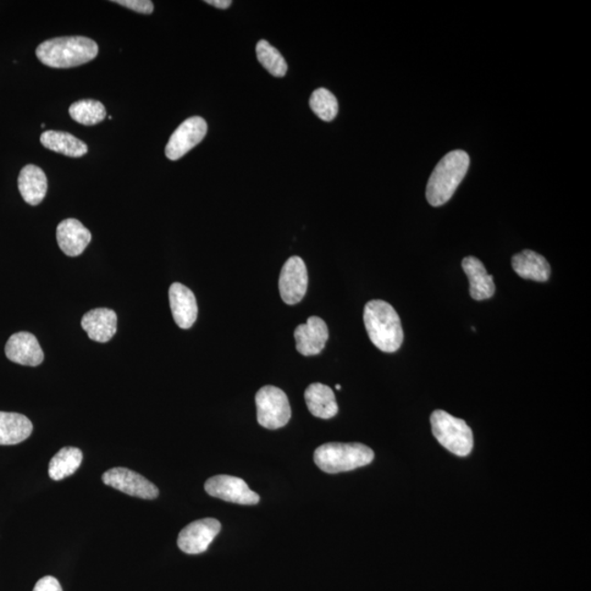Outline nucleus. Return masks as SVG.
Wrapping results in <instances>:
<instances>
[{
    "instance_id": "1",
    "label": "nucleus",
    "mask_w": 591,
    "mask_h": 591,
    "mask_svg": "<svg viewBox=\"0 0 591 591\" xmlns=\"http://www.w3.org/2000/svg\"><path fill=\"white\" fill-rule=\"evenodd\" d=\"M98 44L84 37L51 38L37 48L40 62L52 69H71L91 62L97 58Z\"/></svg>"
},
{
    "instance_id": "2",
    "label": "nucleus",
    "mask_w": 591,
    "mask_h": 591,
    "mask_svg": "<svg viewBox=\"0 0 591 591\" xmlns=\"http://www.w3.org/2000/svg\"><path fill=\"white\" fill-rule=\"evenodd\" d=\"M364 323L370 341L380 351L395 353L403 343V329L399 314L390 303L372 301L364 311Z\"/></svg>"
},
{
    "instance_id": "3",
    "label": "nucleus",
    "mask_w": 591,
    "mask_h": 591,
    "mask_svg": "<svg viewBox=\"0 0 591 591\" xmlns=\"http://www.w3.org/2000/svg\"><path fill=\"white\" fill-rule=\"evenodd\" d=\"M470 165L466 152L454 151L446 154L429 176L427 198L430 206L438 207L450 200L461 184Z\"/></svg>"
},
{
    "instance_id": "4",
    "label": "nucleus",
    "mask_w": 591,
    "mask_h": 591,
    "mask_svg": "<svg viewBox=\"0 0 591 591\" xmlns=\"http://www.w3.org/2000/svg\"><path fill=\"white\" fill-rule=\"evenodd\" d=\"M313 458L320 470L336 474L368 466L375 454L363 444L329 443L318 447Z\"/></svg>"
},
{
    "instance_id": "5",
    "label": "nucleus",
    "mask_w": 591,
    "mask_h": 591,
    "mask_svg": "<svg viewBox=\"0 0 591 591\" xmlns=\"http://www.w3.org/2000/svg\"><path fill=\"white\" fill-rule=\"evenodd\" d=\"M435 438L447 450L459 457L470 455L473 449V433L463 419L438 410L430 417Z\"/></svg>"
},
{
    "instance_id": "6",
    "label": "nucleus",
    "mask_w": 591,
    "mask_h": 591,
    "mask_svg": "<svg viewBox=\"0 0 591 591\" xmlns=\"http://www.w3.org/2000/svg\"><path fill=\"white\" fill-rule=\"evenodd\" d=\"M258 422L268 429H279L289 424L291 408L289 397L278 386L265 385L256 396Z\"/></svg>"
},
{
    "instance_id": "7",
    "label": "nucleus",
    "mask_w": 591,
    "mask_h": 591,
    "mask_svg": "<svg viewBox=\"0 0 591 591\" xmlns=\"http://www.w3.org/2000/svg\"><path fill=\"white\" fill-rule=\"evenodd\" d=\"M103 483L123 493L142 500H154L159 495L156 485L137 472L114 468L102 475Z\"/></svg>"
},
{
    "instance_id": "8",
    "label": "nucleus",
    "mask_w": 591,
    "mask_h": 591,
    "mask_svg": "<svg viewBox=\"0 0 591 591\" xmlns=\"http://www.w3.org/2000/svg\"><path fill=\"white\" fill-rule=\"evenodd\" d=\"M207 134V123L200 117L186 119L176 129L165 146V156L168 159L179 160L191 149L198 145Z\"/></svg>"
},
{
    "instance_id": "9",
    "label": "nucleus",
    "mask_w": 591,
    "mask_h": 591,
    "mask_svg": "<svg viewBox=\"0 0 591 591\" xmlns=\"http://www.w3.org/2000/svg\"><path fill=\"white\" fill-rule=\"evenodd\" d=\"M279 287L281 300L287 305H296L303 300L308 289V272L301 258L291 257L287 259L281 269Z\"/></svg>"
},
{
    "instance_id": "10",
    "label": "nucleus",
    "mask_w": 591,
    "mask_h": 591,
    "mask_svg": "<svg viewBox=\"0 0 591 591\" xmlns=\"http://www.w3.org/2000/svg\"><path fill=\"white\" fill-rule=\"evenodd\" d=\"M206 491L215 499L223 500L240 505H257L259 496L254 493L242 479L230 475H216L208 479Z\"/></svg>"
},
{
    "instance_id": "11",
    "label": "nucleus",
    "mask_w": 591,
    "mask_h": 591,
    "mask_svg": "<svg viewBox=\"0 0 591 591\" xmlns=\"http://www.w3.org/2000/svg\"><path fill=\"white\" fill-rule=\"evenodd\" d=\"M222 530V524L214 518L201 519L187 524L179 533L178 546L186 554H200L208 549Z\"/></svg>"
},
{
    "instance_id": "12",
    "label": "nucleus",
    "mask_w": 591,
    "mask_h": 591,
    "mask_svg": "<svg viewBox=\"0 0 591 591\" xmlns=\"http://www.w3.org/2000/svg\"><path fill=\"white\" fill-rule=\"evenodd\" d=\"M296 349L303 356L318 355L329 340L327 323L322 318L311 317L295 330Z\"/></svg>"
},
{
    "instance_id": "13",
    "label": "nucleus",
    "mask_w": 591,
    "mask_h": 591,
    "mask_svg": "<svg viewBox=\"0 0 591 591\" xmlns=\"http://www.w3.org/2000/svg\"><path fill=\"white\" fill-rule=\"evenodd\" d=\"M9 361L22 366L37 367L44 361V353L35 335L18 332L10 336L5 347Z\"/></svg>"
},
{
    "instance_id": "14",
    "label": "nucleus",
    "mask_w": 591,
    "mask_h": 591,
    "mask_svg": "<svg viewBox=\"0 0 591 591\" xmlns=\"http://www.w3.org/2000/svg\"><path fill=\"white\" fill-rule=\"evenodd\" d=\"M171 311L178 327L184 330L192 328L197 319V302L195 294L186 286L174 283L169 289Z\"/></svg>"
},
{
    "instance_id": "15",
    "label": "nucleus",
    "mask_w": 591,
    "mask_h": 591,
    "mask_svg": "<svg viewBox=\"0 0 591 591\" xmlns=\"http://www.w3.org/2000/svg\"><path fill=\"white\" fill-rule=\"evenodd\" d=\"M91 237L90 231L75 218L65 219L58 226V243L66 256H80L90 245Z\"/></svg>"
},
{
    "instance_id": "16",
    "label": "nucleus",
    "mask_w": 591,
    "mask_h": 591,
    "mask_svg": "<svg viewBox=\"0 0 591 591\" xmlns=\"http://www.w3.org/2000/svg\"><path fill=\"white\" fill-rule=\"evenodd\" d=\"M81 327L92 341L107 343L118 331V316L107 308L93 309L81 319Z\"/></svg>"
},
{
    "instance_id": "17",
    "label": "nucleus",
    "mask_w": 591,
    "mask_h": 591,
    "mask_svg": "<svg viewBox=\"0 0 591 591\" xmlns=\"http://www.w3.org/2000/svg\"><path fill=\"white\" fill-rule=\"evenodd\" d=\"M19 192L29 206L40 204L47 192V178L41 168L35 164H27L21 170L18 178Z\"/></svg>"
},
{
    "instance_id": "18",
    "label": "nucleus",
    "mask_w": 591,
    "mask_h": 591,
    "mask_svg": "<svg viewBox=\"0 0 591 591\" xmlns=\"http://www.w3.org/2000/svg\"><path fill=\"white\" fill-rule=\"evenodd\" d=\"M462 269L470 281V295L474 301H486L495 294L493 276L486 272L484 264L479 259H463Z\"/></svg>"
},
{
    "instance_id": "19",
    "label": "nucleus",
    "mask_w": 591,
    "mask_h": 591,
    "mask_svg": "<svg viewBox=\"0 0 591 591\" xmlns=\"http://www.w3.org/2000/svg\"><path fill=\"white\" fill-rule=\"evenodd\" d=\"M305 400L313 417L330 419L339 412L334 392L328 385L322 384L309 385L305 391Z\"/></svg>"
},
{
    "instance_id": "20",
    "label": "nucleus",
    "mask_w": 591,
    "mask_h": 591,
    "mask_svg": "<svg viewBox=\"0 0 591 591\" xmlns=\"http://www.w3.org/2000/svg\"><path fill=\"white\" fill-rule=\"evenodd\" d=\"M513 270L524 280H549L551 267L545 258L532 250H523L512 257Z\"/></svg>"
},
{
    "instance_id": "21",
    "label": "nucleus",
    "mask_w": 591,
    "mask_h": 591,
    "mask_svg": "<svg viewBox=\"0 0 591 591\" xmlns=\"http://www.w3.org/2000/svg\"><path fill=\"white\" fill-rule=\"evenodd\" d=\"M33 425L19 413L0 412V445H18L30 438Z\"/></svg>"
},
{
    "instance_id": "22",
    "label": "nucleus",
    "mask_w": 591,
    "mask_h": 591,
    "mask_svg": "<svg viewBox=\"0 0 591 591\" xmlns=\"http://www.w3.org/2000/svg\"><path fill=\"white\" fill-rule=\"evenodd\" d=\"M41 142L49 151L68 157L79 158L88 153V147L84 142L66 132H44L41 135Z\"/></svg>"
},
{
    "instance_id": "23",
    "label": "nucleus",
    "mask_w": 591,
    "mask_h": 591,
    "mask_svg": "<svg viewBox=\"0 0 591 591\" xmlns=\"http://www.w3.org/2000/svg\"><path fill=\"white\" fill-rule=\"evenodd\" d=\"M84 455L75 447H64L52 458L48 475L54 480H60L73 475L81 466Z\"/></svg>"
},
{
    "instance_id": "24",
    "label": "nucleus",
    "mask_w": 591,
    "mask_h": 591,
    "mask_svg": "<svg viewBox=\"0 0 591 591\" xmlns=\"http://www.w3.org/2000/svg\"><path fill=\"white\" fill-rule=\"evenodd\" d=\"M71 119L85 126L101 123L107 117V110L101 102L96 100H80L69 108Z\"/></svg>"
},
{
    "instance_id": "25",
    "label": "nucleus",
    "mask_w": 591,
    "mask_h": 591,
    "mask_svg": "<svg viewBox=\"0 0 591 591\" xmlns=\"http://www.w3.org/2000/svg\"><path fill=\"white\" fill-rule=\"evenodd\" d=\"M257 57L263 68L274 77H284L289 69L286 60L278 48L268 41L261 40L257 44Z\"/></svg>"
},
{
    "instance_id": "26",
    "label": "nucleus",
    "mask_w": 591,
    "mask_h": 591,
    "mask_svg": "<svg viewBox=\"0 0 591 591\" xmlns=\"http://www.w3.org/2000/svg\"><path fill=\"white\" fill-rule=\"evenodd\" d=\"M311 108L319 119L325 121H333L339 113V103L332 92L325 88L313 91L311 98Z\"/></svg>"
},
{
    "instance_id": "27",
    "label": "nucleus",
    "mask_w": 591,
    "mask_h": 591,
    "mask_svg": "<svg viewBox=\"0 0 591 591\" xmlns=\"http://www.w3.org/2000/svg\"><path fill=\"white\" fill-rule=\"evenodd\" d=\"M113 3L143 15H151L153 11V4L151 0H114Z\"/></svg>"
},
{
    "instance_id": "28",
    "label": "nucleus",
    "mask_w": 591,
    "mask_h": 591,
    "mask_svg": "<svg viewBox=\"0 0 591 591\" xmlns=\"http://www.w3.org/2000/svg\"><path fill=\"white\" fill-rule=\"evenodd\" d=\"M33 591H63V589L57 578L46 576L36 584Z\"/></svg>"
},
{
    "instance_id": "29",
    "label": "nucleus",
    "mask_w": 591,
    "mask_h": 591,
    "mask_svg": "<svg viewBox=\"0 0 591 591\" xmlns=\"http://www.w3.org/2000/svg\"><path fill=\"white\" fill-rule=\"evenodd\" d=\"M206 3L218 9H227L233 4L231 0H206Z\"/></svg>"
},
{
    "instance_id": "30",
    "label": "nucleus",
    "mask_w": 591,
    "mask_h": 591,
    "mask_svg": "<svg viewBox=\"0 0 591 591\" xmlns=\"http://www.w3.org/2000/svg\"><path fill=\"white\" fill-rule=\"evenodd\" d=\"M335 388L338 389V390H341L342 386L340 385H336Z\"/></svg>"
}]
</instances>
